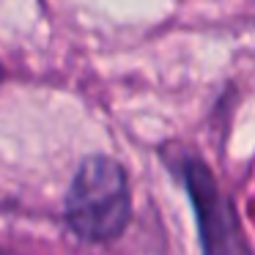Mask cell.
<instances>
[{"instance_id": "1", "label": "cell", "mask_w": 255, "mask_h": 255, "mask_svg": "<svg viewBox=\"0 0 255 255\" xmlns=\"http://www.w3.org/2000/svg\"><path fill=\"white\" fill-rule=\"evenodd\" d=\"M127 173L110 156H88L66 195V222L85 242H110L129 222Z\"/></svg>"}, {"instance_id": "3", "label": "cell", "mask_w": 255, "mask_h": 255, "mask_svg": "<svg viewBox=\"0 0 255 255\" xmlns=\"http://www.w3.org/2000/svg\"><path fill=\"white\" fill-rule=\"evenodd\" d=\"M0 74H3V69H0Z\"/></svg>"}, {"instance_id": "2", "label": "cell", "mask_w": 255, "mask_h": 255, "mask_svg": "<svg viewBox=\"0 0 255 255\" xmlns=\"http://www.w3.org/2000/svg\"><path fill=\"white\" fill-rule=\"evenodd\" d=\"M184 184H187L192 209L198 214L200 244L203 255H247V247L239 233V222L231 211V203L220 195L211 170L203 162L184 156L181 167Z\"/></svg>"}]
</instances>
